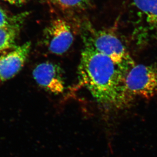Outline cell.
Returning <instances> with one entry per match:
<instances>
[{
	"label": "cell",
	"mask_w": 157,
	"mask_h": 157,
	"mask_svg": "<svg viewBox=\"0 0 157 157\" xmlns=\"http://www.w3.org/2000/svg\"><path fill=\"white\" fill-rule=\"evenodd\" d=\"M79 81L103 106L121 108L129 105L124 75L110 58L85 46L78 69Z\"/></svg>",
	"instance_id": "1"
},
{
	"label": "cell",
	"mask_w": 157,
	"mask_h": 157,
	"mask_svg": "<svg viewBox=\"0 0 157 157\" xmlns=\"http://www.w3.org/2000/svg\"><path fill=\"white\" fill-rule=\"evenodd\" d=\"M83 28L85 46H90L110 58L125 76L135 63L119 37L109 30H97L89 23L85 24Z\"/></svg>",
	"instance_id": "2"
},
{
	"label": "cell",
	"mask_w": 157,
	"mask_h": 157,
	"mask_svg": "<svg viewBox=\"0 0 157 157\" xmlns=\"http://www.w3.org/2000/svg\"><path fill=\"white\" fill-rule=\"evenodd\" d=\"M131 38L137 46L157 42V0H131Z\"/></svg>",
	"instance_id": "3"
},
{
	"label": "cell",
	"mask_w": 157,
	"mask_h": 157,
	"mask_svg": "<svg viewBox=\"0 0 157 157\" xmlns=\"http://www.w3.org/2000/svg\"><path fill=\"white\" fill-rule=\"evenodd\" d=\"M124 86L130 102L135 97L150 99L157 95V64H135L125 75Z\"/></svg>",
	"instance_id": "4"
},
{
	"label": "cell",
	"mask_w": 157,
	"mask_h": 157,
	"mask_svg": "<svg viewBox=\"0 0 157 157\" xmlns=\"http://www.w3.org/2000/svg\"><path fill=\"white\" fill-rule=\"evenodd\" d=\"M43 42L49 52L62 55L67 52L74 41L73 29L69 22L62 18L51 21L43 33Z\"/></svg>",
	"instance_id": "5"
},
{
	"label": "cell",
	"mask_w": 157,
	"mask_h": 157,
	"mask_svg": "<svg viewBox=\"0 0 157 157\" xmlns=\"http://www.w3.org/2000/svg\"><path fill=\"white\" fill-rule=\"evenodd\" d=\"M31 48V43L28 41L0 55V82L12 78L21 70Z\"/></svg>",
	"instance_id": "6"
},
{
	"label": "cell",
	"mask_w": 157,
	"mask_h": 157,
	"mask_svg": "<svg viewBox=\"0 0 157 157\" xmlns=\"http://www.w3.org/2000/svg\"><path fill=\"white\" fill-rule=\"evenodd\" d=\"M32 73L36 83L45 90L56 94L64 92L63 72L57 64L51 62L41 63L35 67Z\"/></svg>",
	"instance_id": "7"
},
{
	"label": "cell",
	"mask_w": 157,
	"mask_h": 157,
	"mask_svg": "<svg viewBox=\"0 0 157 157\" xmlns=\"http://www.w3.org/2000/svg\"><path fill=\"white\" fill-rule=\"evenodd\" d=\"M28 15V12L17 14V18L13 22L0 28V55L16 46V40Z\"/></svg>",
	"instance_id": "8"
},
{
	"label": "cell",
	"mask_w": 157,
	"mask_h": 157,
	"mask_svg": "<svg viewBox=\"0 0 157 157\" xmlns=\"http://www.w3.org/2000/svg\"><path fill=\"white\" fill-rule=\"evenodd\" d=\"M48 3L61 10L69 12L80 11L89 9L91 0H46Z\"/></svg>",
	"instance_id": "9"
},
{
	"label": "cell",
	"mask_w": 157,
	"mask_h": 157,
	"mask_svg": "<svg viewBox=\"0 0 157 157\" xmlns=\"http://www.w3.org/2000/svg\"><path fill=\"white\" fill-rule=\"evenodd\" d=\"M17 15H10L5 11L0 8V28L7 25L13 22Z\"/></svg>",
	"instance_id": "10"
},
{
	"label": "cell",
	"mask_w": 157,
	"mask_h": 157,
	"mask_svg": "<svg viewBox=\"0 0 157 157\" xmlns=\"http://www.w3.org/2000/svg\"><path fill=\"white\" fill-rule=\"evenodd\" d=\"M4 1L11 5H14L16 6H21L26 3L28 0H4Z\"/></svg>",
	"instance_id": "11"
}]
</instances>
